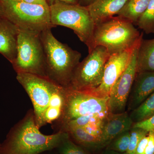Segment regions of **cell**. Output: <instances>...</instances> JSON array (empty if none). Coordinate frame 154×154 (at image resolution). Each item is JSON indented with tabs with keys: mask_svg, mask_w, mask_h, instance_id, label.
<instances>
[{
	"mask_svg": "<svg viewBox=\"0 0 154 154\" xmlns=\"http://www.w3.org/2000/svg\"><path fill=\"white\" fill-rule=\"evenodd\" d=\"M3 17L2 14V11H1V9H0V17Z\"/></svg>",
	"mask_w": 154,
	"mask_h": 154,
	"instance_id": "4dcf8cb0",
	"label": "cell"
},
{
	"mask_svg": "<svg viewBox=\"0 0 154 154\" xmlns=\"http://www.w3.org/2000/svg\"><path fill=\"white\" fill-rule=\"evenodd\" d=\"M134 127L140 128L148 131L154 130V115L144 121L134 123Z\"/></svg>",
	"mask_w": 154,
	"mask_h": 154,
	"instance_id": "cb8c5ba5",
	"label": "cell"
},
{
	"mask_svg": "<svg viewBox=\"0 0 154 154\" xmlns=\"http://www.w3.org/2000/svg\"><path fill=\"white\" fill-rule=\"evenodd\" d=\"M49 8L52 25L54 27L64 26L73 30L80 40L87 45L90 52L95 25L87 7L55 2L49 5Z\"/></svg>",
	"mask_w": 154,
	"mask_h": 154,
	"instance_id": "5b68a950",
	"label": "cell"
},
{
	"mask_svg": "<svg viewBox=\"0 0 154 154\" xmlns=\"http://www.w3.org/2000/svg\"><path fill=\"white\" fill-rule=\"evenodd\" d=\"M12 64L17 73L47 77L44 50L40 33L19 30L17 56Z\"/></svg>",
	"mask_w": 154,
	"mask_h": 154,
	"instance_id": "8992f818",
	"label": "cell"
},
{
	"mask_svg": "<svg viewBox=\"0 0 154 154\" xmlns=\"http://www.w3.org/2000/svg\"><path fill=\"white\" fill-rule=\"evenodd\" d=\"M136 25L146 34L154 33V0H150Z\"/></svg>",
	"mask_w": 154,
	"mask_h": 154,
	"instance_id": "ffe728a7",
	"label": "cell"
},
{
	"mask_svg": "<svg viewBox=\"0 0 154 154\" xmlns=\"http://www.w3.org/2000/svg\"><path fill=\"white\" fill-rule=\"evenodd\" d=\"M47 1L49 6L51 4L55 2H63L72 4H79V0H47Z\"/></svg>",
	"mask_w": 154,
	"mask_h": 154,
	"instance_id": "83f0119b",
	"label": "cell"
},
{
	"mask_svg": "<svg viewBox=\"0 0 154 154\" xmlns=\"http://www.w3.org/2000/svg\"><path fill=\"white\" fill-rule=\"evenodd\" d=\"M148 141V136L144 137L138 143L134 154H145L146 148Z\"/></svg>",
	"mask_w": 154,
	"mask_h": 154,
	"instance_id": "484cf974",
	"label": "cell"
},
{
	"mask_svg": "<svg viewBox=\"0 0 154 154\" xmlns=\"http://www.w3.org/2000/svg\"><path fill=\"white\" fill-rule=\"evenodd\" d=\"M140 42L134 47L110 55L105 65L102 83L94 91L88 93L101 98L109 97L112 87L128 66L135 48Z\"/></svg>",
	"mask_w": 154,
	"mask_h": 154,
	"instance_id": "8fae6325",
	"label": "cell"
},
{
	"mask_svg": "<svg viewBox=\"0 0 154 154\" xmlns=\"http://www.w3.org/2000/svg\"><path fill=\"white\" fill-rule=\"evenodd\" d=\"M154 115V92L130 116L134 123L144 121Z\"/></svg>",
	"mask_w": 154,
	"mask_h": 154,
	"instance_id": "d6986e66",
	"label": "cell"
},
{
	"mask_svg": "<svg viewBox=\"0 0 154 154\" xmlns=\"http://www.w3.org/2000/svg\"><path fill=\"white\" fill-rule=\"evenodd\" d=\"M134 122L127 112L109 113L102 125L101 140L103 147H107L113 139L122 133L130 130Z\"/></svg>",
	"mask_w": 154,
	"mask_h": 154,
	"instance_id": "7c38bea8",
	"label": "cell"
},
{
	"mask_svg": "<svg viewBox=\"0 0 154 154\" xmlns=\"http://www.w3.org/2000/svg\"><path fill=\"white\" fill-rule=\"evenodd\" d=\"M67 134L62 131L48 135L42 133L30 110L1 144L0 154H40L57 149Z\"/></svg>",
	"mask_w": 154,
	"mask_h": 154,
	"instance_id": "6da1fadb",
	"label": "cell"
},
{
	"mask_svg": "<svg viewBox=\"0 0 154 154\" xmlns=\"http://www.w3.org/2000/svg\"><path fill=\"white\" fill-rule=\"evenodd\" d=\"M143 36L130 21L113 17L95 25L90 52L96 46H102L110 55L122 52L135 46Z\"/></svg>",
	"mask_w": 154,
	"mask_h": 154,
	"instance_id": "3957f363",
	"label": "cell"
},
{
	"mask_svg": "<svg viewBox=\"0 0 154 154\" xmlns=\"http://www.w3.org/2000/svg\"><path fill=\"white\" fill-rule=\"evenodd\" d=\"M63 131L67 132L77 144L89 152L104 148L99 138L90 134L81 128H69Z\"/></svg>",
	"mask_w": 154,
	"mask_h": 154,
	"instance_id": "e0dca14e",
	"label": "cell"
},
{
	"mask_svg": "<svg viewBox=\"0 0 154 154\" xmlns=\"http://www.w3.org/2000/svg\"><path fill=\"white\" fill-rule=\"evenodd\" d=\"M110 56L105 48L95 47L78 65L68 88L86 93L95 90L102 83L105 65Z\"/></svg>",
	"mask_w": 154,
	"mask_h": 154,
	"instance_id": "52a82bcc",
	"label": "cell"
},
{
	"mask_svg": "<svg viewBox=\"0 0 154 154\" xmlns=\"http://www.w3.org/2000/svg\"><path fill=\"white\" fill-rule=\"evenodd\" d=\"M94 0H79V4L84 7H88Z\"/></svg>",
	"mask_w": 154,
	"mask_h": 154,
	"instance_id": "f1b7e54d",
	"label": "cell"
},
{
	"mask_svg": "<svg viewBox=\"0 0 154 154\" xmlns=\"http://www.w3.org/2000/svg\"><path fill=\"white\" fill-rule=\"evenodd\" d=\"M136 67L137 73L154 71V38H142L138 48Z\"/></svg>",
	"mask_w": 154,
	"mask_h": 154,
	"instance_id": "2e32d148",
	"label": "cell"
},
{
	"mask_svg": "<svg viewBox=\"0 0 154 154\" xmlns=\"http://www.w3.org/2000/svg\"><path fill=\"white\" fill-rule=\"evenodd\" d=\"M51 28L40 33L45 54L48 78L64 88H68L82 54L54 37Z\"/></svg>",
	"mask_w": 154,
	"mask_h": 154,
	"instance_id": "7a4b0ae2",
	"label": "cell"
},
{
	"mask_svg": "<svg viewBox=\"0 0 154 154\" xmlns=\"http://www.w3.org/2000/svg\"><path fill=\"white\" fill-rule=\"evenodd\" d=\"M154 92V71L137 73L129 95L128 108H137Z\"/></svg>",
	"mask_w": 154,
	"mask_h": 154,
	"instance_id": "4fadbf2b",
	"label": "cell"
},
{
	"mask_svg": "<svg viewBox=\"0 0 154 154\" xmlns=\"http://www.w3.org/2000/svg\"><path fill=\"white\" fill-rule=\"evenodd\" d=\"M57 149L59 154H91L86 149L73 141L68 133Z\"/></svg>",
	"mask_w": 154,
	"mask_h": 154,
	"instance_id": "44dd1931",
	"label": "cell"
},
{
	"mask_svg": "<svg viewBox=\"0 0 154 154\" xmlns=\"http://www.w3.org/2000/svg\"><path fill=\"white\" fill-rule=\"evenodd\" d=\"M19 29L3 17H0V53L13 63L17 54Z\"/></svg>",
	"mask_w": 154,
	"mask_h": 154,
	"instance_id": "5bb4252c",
	"label": "cell"
},
{
	"mask_svg": "<svg viewBox=\"0 0 154 154\" xmlns=\"http://www.w3.org/2000/svg\"><path fill=\"white\" fill-rule=\"evenodd\" d=\"M1 144L0 143V148H1Z\"/></svg>",
	"mask_w": 154,
	"mask_h": 154,
	"instance_id": "1f68e13d",
	"label": "cell"
},
{
	"mask_svg": "<svg viewBox=\"0 0 154 154\" xmlns=\"http://www.w3.org/2000/svg\"><path fill=\"white\" fill-rule=\"evenodd\" d=\"M102 154H127L126 152L125 153H120L118 152H116L115 151L112 150L107 149H106L104 152Z\"/></svg>",
	"mask_w": 154,
	"mask_h": 154,
	"instance_id": "f546056e",
	"label": "cell"
},
{
	"mask_svg": "<svg viewBox=\"0 0 154 154\" xmlns=\"http://www.w3.org/2000/svg\"><path fill=\"white\" fill-rule=\"evenodd\" d=\"M108 99L109 97L101 98L66 88L63 113L58 122L62 127L69 122L84 116L107 115L110 113Z\"/></svg>",
	"mask_w": 154,
	"mask_h": 154,
	"instance_id": "9c48e42d",
	"label": "cell"
},
{
	"mask_svg": "<svg viewBox=\"0 0 154 154\" xmlns=\"http://www.w3.org/2000/svg\"><path fill=\"white\" fill-rule=\"evenodd\" d=\"M24 2L32 5H49L47 0H21Z\"/></svg>",
	"mask_w": 154,
	"mask_h": 154,
	"instance_id": "4316f807",
	"label": "cell"
},
{
	"mask_svg": "<svg viewBox=\"0 0 154 154\" xmlns=\"http://www.w3.org/2000/svg\"><path fill=\"white\" fill-rule=\"evenodd\" d=\"M128 0H94L87 7L95 25L117 15Z\"/></svg>",
	"mask_w": 154,
	"mask_h": 154,
	"instance_id": "9a60e30c",
	"label": "cell"
},
{
	"mask_svg": "<svg viewBox=\"0 0 154 154\" xmlns=\"http://www.w3.org/2000/svg\"><path fill=\"white\" fill-rule=\"evenodd\" d=\"M140 43L135 48L128 66L116 80L110 91L108 99L109 110L110 113L125 112L137 74V55Z\"/></svg>",
	"mask_w": 154,
	"mask_h": 154,
	"instance_id": "30bf717a",
	"label": "cell"
},
{
	"mask_svg": "<svg viewBox=\"0 0 154 154\" xmlns=\"http://www.w3.org/2000/svg\"><path fill=\"white\" fill-rule=\"evenodd\" d=\"M17 79L28 94L33 107V114L38 128L44 126L45 113L53 96L61 86L47 77L27 73H17Z\"/></svg>",
	"mask_w": 154,
	"mask_h": 154,
	"instance_id": "ba28073f",
	"label": "cell"
},
{
	"mask_svg": "<svg viewBox=\"0 0 154 154\" xmlns=\"http://www.w3.org/2000/svg\"><path fill=\"white\" fill-rule=\"evenodd\" d=\"M149 131L140 128L132 127L130 130V143L127 154H134L140 141L148 135Z\"/></svg>",
	"mask_w": 154,
	"mask_h": 154,
	"instance_id": "603a6c76",
	"label": "cell"
},
{
	"mask_svg": "<svg viewBox=\"0 0 154 154\" xmlns=\"http://www.w3.org/2000/svg\"><path fill=\"white\" fill-rule=\"evenodd\" d=\"M145 154H154V130L149 131Z\"/></svg>",
	"mask_w": 154,
	"mask_h": 154,
	"instance_id": "d4e9b609",
	"label": "cell"
},
{
	"mask_svg": "<svg viewBox=\"0 0 154 154\" xmlns=\"http://www.w3.org/2000/svg\"><path fill=\"white\" fill-rule=\"evenodd\" d=\"M3 17L19 28L40 33L54 28L51 22L49 5H32L21 0H0Z\"/></svg>",
	"mask_w": 154,
	"mask_h": 154,
	"instance_id": "277c9868",
	"label": "cell"
},
{
	"mask_svg": "<svg viewBox=\"0 0 154 154\" xmlns=\"http://www.w3.org/2000/svg\"><path fill=\"white\" fill-rule=\"evenodd\" d=\"M130 143V131H125L113 139L106 147L120 153L127 152Z\"/></svg>",
	"mask_w": 154,
	"mask_h": 154,
	"instance_id": "7402d4cb",
	"label": "cell"
},
{
	"mask_svg": "<svg viewBox=\"0 0 154 154\" xmlns=\"http://www.w3.org/2000/svg\"><path fill=\"white\" fill-rule=\"evenodd\" d=\"M150 0H128L117 16L136 25L138 20L145 11Z\"/></svg>",
	"mask_w": 154,
	"mask_h": 154,
	"instance_id": "ac0fdd59",
	"label": "cell"
}]
</instances>
